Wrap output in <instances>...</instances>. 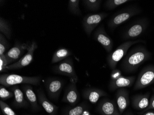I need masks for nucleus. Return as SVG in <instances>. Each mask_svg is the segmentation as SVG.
Here are the masks:
<instances>
[{"label":"nucleus","instance_id":"obj_1","mask_svg":"<svg viewBox=\"0 0 154 115\" xmlns=\"http://www.w3.org/2000/svg\"><path fill=\"white\" fill-rule=\"evenodd\" d=\"M151 57V53L145 47L137 46L133 48L123 59L121 67L123 71L131 73Z\"/></svg>","mask_w":154,"mask_h":115},{"label":"nucleus","instance_id":"obj_2","mask_svg":"<svg viewBox=\"0 0 154 115\" xmlns=\"http://www.w3.org/2000/svg\"><path fill=\"white\" fill-rule=\"evenodd\" d=\"M41 76L26 77L16 74H3L0 76V84L5 87L17 85L19 84H28L38 85L40 83Z\"/></svg>","mask_w":154,"mask_h":115},{"label":"nucleus","instance_id":"obj_3","mask_svg":"<svg viewBox=\"0 0 154 115\" xmlns=\"http://www.w3.org/2000/svg\"><path fill=\"white\" fill-rule=\"evenodd\" d=\"M143 42L144 41L137 40L135 41H128L120 45L116 50L111 53L107 57V60L109 67L112 70H115L118 62L126 55L129 48L136 44Z\"/></svg>","mask_w":154,"mask_h":115},{"label":"nucleus","instance_id":"obj_4","mask_svg":"<svg viewBox=\"0 0 154 115\" xmlns=\"http://www.w3.org/2000/svg\"><path fill=\"white\" fill-rule=\"evenodd\" d=\"M141 12L140 8L136 6H130L118 12L112 17L108 22V26L112 30L138 15Z\"/></svg>","mask_w":154,"mask_h":115},{"label":"nucleus","instance_id":"obj_5","mask_svg":"<svg viewBox=\"0 0 154 115\" xmlns=\"http://www.w3.org/2000/svg\"><path fill=\"white\" fill-rule=\"evenodd\" d=\"M153 83H154V65H149L144 67L138 74L134 89H141Z\"/></svg>","mask_w":154,"mask_h":115},{"label":"nucleus","instance_id":"obj_6","mask_svg":"<svg viewBox=\"0 0 154 115\" xmlns=\"http://www.w3.org/2000/svg\"><path fill=\"white\" fill-rule=\"evenodd\" d=\"M53 71L55 73L68 77L70 80L78 82V77L74 69L73 60L71 58L68 57L55 65Z\"/></svg>","mask_w":154,"mask_h":115},{"label":"nucleus","instance_id":"obj_7","mask_svg":"<svg viewBox=\"0 0 154 115\" xmlns=\"http://www.w3.org/2000/svg\"><path fill=\"white\" fill-rule=\"evenodd\" d=\"M148 24V20L146 18L136 21L125 30L123 34V38L129 40L137 38L145 32Z\"/></svg>","mask_w":154,"mask_h":115},{"label":"nucleus","instance_id":"obj_8","mask_svg":"<svg viewBox=\"0 0 154 115\" xmlns=\"http://www.w3.org/2000/svg\"><path fill=\"white\" fill-rule=\"evenodd\" d=\"M64 80L59 78H49L45 82V87L50 98L57 101L64 85Z\"/></svg>","mask_w":154,"mask_h":115},{"label":"nucleus","instance_id":"obj_9","mask_svg":"<svg viewBox=\"0 0 154 115\" xmlns=\"http://www.w3.org/2000/svg\"><path fill=\"white\" fill-rule=\"evenodd\" d=\"M108 15V14L105 13L90 14L86 15L82 22L83 28L86 35L90 37L94 29Z\"/></svg>","mask_w":154,"mask_h":115},{"label":"nucleus","instance_id":"obj_10","mask_svg":"<svg viewBox=\"0 0 154 115\" xmlns=\"http://www.w3.org/2000/svg\"><path fill=\"white\" fill-rule=\"evenodd\" d=\"M38 45L36 41H33L29 44L27 51V52L19 61L7 66L8 70H16L21 69L29 65L33 59L34 52L38 48Z\"/></svg>","mask_w":154,"mask_h":115},{"label":"nucleus","instance_id":"obj_11","mask_svg":"<svg viewBox=\"0 0 154 115\" xmlns=\"http://www.w3.org/2000/svg\"><path fill=\"white\" fill-rule=\"evenodd\" d=\"M29 44H22L19 41L15 42L14 47L5 53V56L11 65L14 62H17L21 58L25 51L27 50Z\"/></svg>","mask_w":154,"mask_h":115},{"label":"nucleus","instance_id":"obj_12","mask_svg":"<svg viewBox=\"0 0 154 115\" xmlns=\"http://www.w3.org/2000/svg\"><path fill=\"white\" fill-rule=\"evenodd\" d=\"M76 83L73 80H70L65 90L62 98V101L70 104L72 106H75L80 99V96L77 89Z\"/></svg>","mask_w":154,"mask_h":115},{"label":"nucleus","instance_id":"obj_13","mask_svg":"<svg viewBox=\"0 0 154 115\" xmlns=\"http://www.w3.org/2000/svg\"><path fill=\"white\" fill-rule=\"evenodd\" d=\"M93 37L94 39L102 45L107 53H111L113 49V41L105 32L103 26L97 29Z\"/></svg>","mask_w":154,"mask_h":115},{"label":"nucleus","instance_id":"obj_14","mask_svg":"<svg viewBox=\"0 0 154 115\" xmlns=\"http://www.w3.org/2000/svg\"><path fill=\"white\" fill-rule=\"evenodd\" d=\"M97 110L102 115H121L116 102L108 98L101 100Z\"/></svg>","mask_w":154,"mask_h":115},{"label":"nucleus","instance_id":"obj_15","mask_svg":"<svg viewBox=\"0 0 154 115\" xmlns=\"http://www.w3.org/2000/svg\"><path fill=\"white\" fill-rule=\"evenodd\" d=\"M10 90L14 94V101L12 103L13 107L15 108H27L29 107L30 104L25 98L23 91L19 88L18 86H13Z\"/></svg>","mask_w":154,"mask_h":115},{"label":"nucleus","instance_id":"obj_16","mask_svg":"<svg viewBox=\"0 0 154 115\" xmlns=\"http://www.w3.org/2000/svg\"><path fill=\"white\" fill-rule=\"evenodd\" d=\"M38 101L40 105L49 115H57L59 107L54 104L47 98L42 89L37 90Z\"/></svg>","mask_w":154,"mask_h":115},{"label":"nucleus","instance_id":"obj_17","mask_svg":"<svg viewBox=\"0 0 154 115\" xmlns=\"http://www.w3.org/2000/svg\"><path fill=\"white\" fill-rule=\"evenodd\" d=\"M116 102L120 114L122 115L129 105V92L126 89H119L116 93Z\"/></svg>","mask_w":154,"mask_h":115},{"label":"nucleus","instance_id":"obj_18","mask_svg":"<svg viewBox=\"0 0 154 115\" xmlns=\"http://www.w3.org/2000/svg\"><path fill=\"white\" fill-rule=\"evenodd\" d=\"M22 89L27 101L31 105L32 110L38 111L41 110V107L38 104L37 96L34 92L32 87L30 84L23 85Z\"/></svg>","mask_w":154,"mask_h":115},{"label":"nucleus","instance_id":"obj_19","mask_svg":"<svg viewBox=\"0 0 154 115\" xmlns=\"http://www.w3.org/2000/svg\"><path fill=\"white\" fill-rule=\"evenodd\" d=\"M134 76L131 77H122L115 80H111L109 84V88L110 90L113 91L125 87H131L135 81Z\"/></svg>","mask_w":154,"mask_h":115},{"label":"nucleus","instance_id":"obj_20","mask_svg":"<svg viewBox=\"0 0 154 115\" xmlns=\"http://www.w3.org/2000/svg\"><path fill=\"white\" fill-rule=\"evenodd\" d=\"M83 97L92 104H96L100 98L107 96L108 94L101 89L89 88L84 89L83 91Z\"/></svg>","mask_w":154,"mask_h":115},{"label":"nucleus","instance_id":"obj_21","mask_svg":"<svg viewBox=\"0 0 154 115\" xmlns=\"http://www.w3.org/2000/svg\"><path fill=\"white\" fill-rule=\"evenodd\" d=\"M149 92L144 95H137L132 98V106L137 110H144L148 107L149 103Z\"/></svg>","mask_w":154,"mask_h":115},{"label":"nucleus","instance_id":"obj_22","mask_svg":"<svg viewBox=\"0 0 154 115\" xmlns=\"http://www.w3.org/2000/svg\"><path fill=\"white\" fill-rule=\"evenodd\" d=\"M72 55L70 50L64 47H60L56 50L53 55L51 59L52 64H55L61 62Z\"/></svg>","mask_w":154,"mask_h":115},{"label":"nucleus","instance_id":"obj_23","mask_svg":"<svg viewBox=\"0 0 154 115\" xmlns=\"http://www.w3.org/2000/svg\"><path fill=\"white\" fill-rule=\"evenodd\" d=\"M88 108V105L86 103H82L81 104L72 108H66L63 112V115H82Z\"/></svg>","mask_w":154,"mask_h":115},{"label":"nucleus","instance_id":"obj_24","mask_svg":"<svg viewBox=\"0 0 154 115\" xmlns=\"http://www.w3.org/2000/svg\"><path fill=\"white\" fill-rule=\"evenodd\" d=\"M0 32L8 39H10L12 35V30L10 24L8 21L0 17Z\"/></svg>","mask_w":154,"mask_h":115},{"label":"nucleus","instance_id":"obj_25","mask_svg":"<svg viewBox=\"0 0 154 115\" xmlns=\"http://www.w3.org/2000/svg\"><path fill=\"white\" fill-rule=\"evenodd\" d=\"M102 2L101 0H84L83 3L88 10L97 11L100 8Z\"/></svg>","mask_w":154,"mask_h":115},{"label":"nucleus","instance_id":"obj_26","mask_svg":"<svg viewBox=\"0 0 154 115\" xmlns=\"http://www.w3.org/2000/svg\"><path fill=\"white\" fill-rule=\"evenodd\" d=\"M129 1L128 0H107L105 2L104 7L108 10H113Z\"/></svg>","mask_w":154,"mask_h":115},{"label":"nucleus","instance_id":"obj_27","mask_svg":"<svg viewBox=\"0 0 154 115\" xmlns=\"http://www.w3.org/2000/svg\"><path fill=\"white\" fill-rule=\"evenodd\" d=\"M79 0H70L68 1V9L72 14L78 16L81 15L82 13L79 8Z\"/></svg>","mask_w":154,"mask_h":115},{"label":"nucleus","instance_id":"obj_28","mask_svg":"<svg viewBox=\"0 0 154 115\" xmlns=\"http://www.w3.org/2000/svg\"><path fill=\"white\" fill-rule=\"evenodd\" d=\"M10 47L6 37L2 33L0 34V55L5 54Z\"/></svg>","mask_w":154,"mask_h":115},{"label":"nucleus","instance_id":"obj_29","mask_svg":"<svg viewBox=\"0 0 154 115\" xmlns=\"http://www.w3.org/2000/svg\"><path fill=\"white\" fill-rule=\"evenodd\" d=\"M14 97V92L9 91L5 88L4 86L1 85L0 86V98L2 101L9 99Z\"/></svg>","mask_w":154,"mask_h":115},{"label":"nucleus","instance_id":"obj_30","mask_svg":"<svg viewBox=\"0 0 154 115\" xmlns=\"http://www.w3.org/2000/svg\"><path fill=\"white\" fill-rule=\"evenodd\" d=\"M0 108L4 115H17L11 107L2 100H0Z\"/></svg>","mask_w":154,"mask_h":115},{"label":"nucleus","instance_id":"obj_31","mask_svg":"<svg viewBox=\"0 0 154 115\" xmlns=\"http://www.w3.org/2000/svg\"><path fill=\"white\" fill-rule=\"evenodd\" d=\"M9 65H10V64L5 54L0 55V72H3L7 71L8 70H7V67Z\"/></svg>","mask_w":154,"mask_h":115},{"label":"nucleus","instance_id":"obj_32","mask_svg":"<svg viewBox=\"0 0 154 115\" xmlns=\"http://www.w3.org/2000/svg\"><path fill=\"white\" fill-rule=\"evenodd\" d=\"M122 77V72L120 70L115 69L112 72L111 75V80H115L120 77Z\"/></svg>","mask_w":154,"mask_h":115},{"label":"nucleus","instance_id":"obj_33","mask_svg":"<svg viewBox=\"0 0 154 115\" xmlns=\"http://www.w3.org/2000/svg\"><path fill=\"white\" fill-rule=\"evenodd\" d=\"M154 109V92L149 100V105L147 108L143 110L142 112H145L150 110Z\"/></svg>","mask_w":154,"mask_h":115},{"label":"nucleus","instance_id":"obj_34","mask_svg":"<svg viewBox=\"0 0 154 115\" xmlns=\"http://www.w3.org/2000/svg\"><path fill=\"white\" fill-rule=\"evenodd\" d=\"M143 115H154V111H147L144 112V114Z\"/></svg>","mask_w":154,"mask_h":115},{"label":"nucleus","instance_id":"obj_35","mask_svg":"<svg viewBox=\"0 0 154 115\" xmlns=\"http://www.w3.org/2000/svg\"><path fill=\"white\" fill-rule=\"evenodd\" d=\"M133 115V114H131V113H128V114H127V115Z\"/></svg>","mask_w":154,"mask_h":115}]
</instances>
